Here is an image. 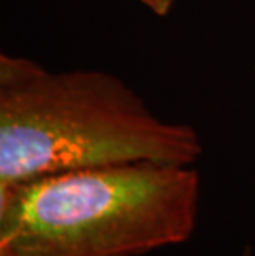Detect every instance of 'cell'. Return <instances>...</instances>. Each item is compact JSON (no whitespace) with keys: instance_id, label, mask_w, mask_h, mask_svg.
Segmentation results:
<instances>
[{"instance_id":"cell-1","label":"cell","mask_w":255,"mask_h":256,"mask_svg":"<svg viewBox=\"0 0 255 256\" xmlns=\"http://www.w3.org/2000/svg\"><path fill=\"white\" fill-rule=\"evenodd\" d=\"M197 130L164 121L118 76L0 55V187L131 162L192 166Z\"/></svg>"},{"instance_id":"cell-2","label":"cell","mask_w":255,"mask_h":256,"mask_svg":"<svg viewBox=\"0 0 255 256\" xmlns=\"http://www.w3.org/2000/svg\"><path fill=\"white\" fill-rule=\"evenodd\" d=\"M192 166L131 162L0 187V256H139L197 222Z\"/></svg>"},{"instance_id":"cell-3","label":"cell","mask_w":255,"mask_h":256,"mask_svg":"<svg viewBox=\"0 0 255 256\" xmlns=\"http://www.w3.org/2000/svg\"><path fill=\"white\" fill-rule=\"evenodd\" d=\"M139 2L146 5V7H148L154 15H157V17H166V15L172 10V7H174V4L177 0H139Z\"/></svg>"},{"instance_id":"cell-4","label":"cell","mask_w":255,"mask_h":256,"mask_svg":"<svg viewBox=\"0 0 255 256\" xmlns=\"http://www.w3.org/2000/svg\"><path fill=\"white\" fill-rule=\"evenodd\" d=\"M243 256H252L250 250H245V252H243Z\"/></svg>"},{"instance_id":"cell-5","label":"cell","mask_w":255,"mask_h":256,"mask_svg":"<svg viewBox=\"0 0 255 256\" xmlns=\"http://www.w3.org/2000/svg\"><path fill=\"white\" fill-rule=\"evenodd\" d=\"M253 73H255V68H253Z\"/></svg>"}]
</instances>
